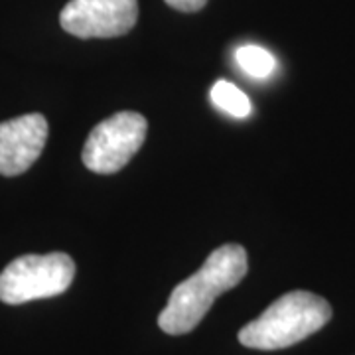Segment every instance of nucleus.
<instances>
[{
  "instance_id": "f257e3e1",
  "label": "nucleus",
  "mask_w": 355,
  "mask_h": 355,
  "mask_svg": "<svg viewBox=\"0 0 355 355\" xmlns=\"http://www.w3.org/2000/svg\"><path fill=\"white\" fill-rule=\"evenodd\" d=\"M247 275V251L229 243L207 257L203 266L172 291L158 316L160 330L170 336L191 331L209 312L217 296L235 288Z\"/></svg>"
},
{
  "instance_id": "f03ea898",
  "label": "nucleus",
  "mask_w": 355,
  "mask_h": 355,
  "mask_svg": "<svg viewBox=\"0 0 355 355\" xmlns=\"http://www.w3.org/2000/svg\"><path fill=\"white\" fill-rule=\"evenodd\" d=\"M331 318L328 300L314 292L292 291L243 326L239 342L251 349H284L322 330Z\"/></svg>"
},
{
  "instance_id": "7ed1b4c3",
  "label": "nucleus",
  "mask_w": 355,
  "mask_h": 355,
  "mask_svg": "<svg viewBox=\"0 0 355 355\" xmlns=\"http://www.w3.org/2000/svg\"><path fill=\"white\" fill-rule=\"evenodd\" d=\"M76 277L69 254H22L0 272V300L18 306L64 294Z\"/></svg>"
},
{
  "instance_id": "20e7f679",
  "label": "nucleus",
  "mask_w": 355,
  "mask_h": 355,
  "mask_svg": "<svg viewBox=\"0 0 355 355\" xmlns=\"http://www.w3.org/2000/svg\"><path fill=\"white\" fill-rule=\"evenodd\" d=\"M148 123L140 113L123 111L101 121L89 132L83 164L95 174H114L130 162L146 139Z\"/></svg>"
},
{
  "instance_id": "39448f33",
  "label": "nucleus",
  "mask_w": 355,
  "mask_h": 355,
  "mask_svg": "<svg viewBox=\"0 0 355 355\" xmlns=\"http://www.w3.org/2000/svg\"><path fill=\"white\" fill-rule=\"evenodd\" d=\"M137 20V0H69L60 14L65 32L81 40L125 36Z\"/></svg>"
},
{
  "instance_id": "423d86ee",
  "label": "nucleus",
  "mask_w": 355,
  "mask_h": 355,
  "mask_svg": "<svg viewBox=\"0 0 355 355\" xmlns=\"http://www.w3.org/2000/svg\"><path fill=\"white\" fill-rule=\"evenodd\" d=\"M48 140V121L30 113L0 123V174L20 176L44 153Z\"/></svg>"
},
{
  "instance_id": "0eeeda50",
  "label": "nucleus",
  "mask_w": 355,
  "mask_h": 355,
  "mask_svg": "<svg viewBox=\"0 0 355 355\" xmlns=\"http://www.w3.org/2000/svg\"><path fill=\"white\" fill-rule=\"evenodd\" d=\"M211 101H214L217 109L225 111L231 116H239V119L247 116L253 109L249 97L243 93L241 89L235 87L229 81H223V79L217 81L216 85L211 87Z\"/></svg>"
},
{
  "instance_id": "6e6552de",
  "label": "nucleus",
  "mask_w": 355,
  "mask_h": 355,
  "mask_svg": "<svg viewBox=\"0 0 355 355\" xmlns=\"http://www.w3.org/2000/svg\"><path fill=\"white\" fill-rule=\"evenodd\" d=\"M235 60H237V64L245 73L257 77V79H265L277 67L275 55L270 51H266L265 48H261V46H241L235 53Z\"/></svg>"
},
{
  "instance_id": "1a4fd4ad",
  "label": "nucleus",
  "mask_w": 355,
  "mask_h": 355,
  "mask_svg": "<svg viewBox=\"0 0 355 355\" xmlns=\"http://www.w3.org/2000/svg\"><path fill=\"white\" fill-rule=\"evenodd\" d=\"M164 2L180 12H198L207 4V0H164Z\"/></svg>"
}]
</instances>
